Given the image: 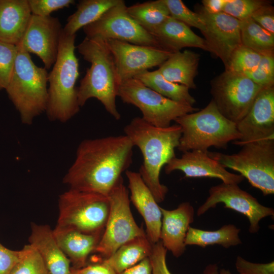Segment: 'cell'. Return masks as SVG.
<instances>
[{"mask_svg":"<svg viewBox=\"0 0 274 274\" xmlns=\"http://www.w3.org/2000/svg\"><path fill=\"white\" fill-rule=\"evenodd\" d=\"M133 147L125 134L82 141L63 183L70 189L108 196L131 165Z\"/></svg>","mask_w":274,"mask_h":274,"instance_id":"obj_1","label":"cell"},{"mask_svg":"<svg viewBox=\"0 0 274 274\" xmlns=\"http://www.w3.org/2000/svg\"><path fill=\"white\" fill-rule=\"evenodd\" d=\"M124 131L142 154L143 162L139 173L157 202H162L168 189L160 183V173L163 166L176 157L175 149L182 134L180 126L176 124L158 127L136 117L124 127Z\"/></svg>","mask_w":274,"mask_h":274,"instance_id":"obj_2","label":"cell"},{"mask_svg":"<svg viewBox=\"0 0 274 274\" xmlns=\"http://www.w3.org/2000/svg\"><path fill=\"white\" fill-rule=\"evenodd\" d=\"M78 52L90 63L77 88L79 106L95 98L116 120L121 118L116 99L120 84L116 64L106 40L85 38L77 46Z\"/></svg>","mask_w":274,"mask_h":274,"instance_id":"obj_3","label":"cell"},{"mask_svg":"<svg viewBox=\"0 0 274 274\" xmlns=\"http://www.w3.org/2000/svg\"><path fill=\"white\" fill-rule=\"evenodd\" d=\"M76 35L62 31L56 60L48 75V98L45 112L50 121L65 122L80 110L76 83L79 76L75 54Z\"/></svg>","mask_w":274,"mask_h":274,"instance_id":"obj_4","label":"cell"},{"mask_svg":"<svg viewBox=\"0 0 274 274\" xmlns=\"http://www.w3.org/2000/svg\"><path fill=\"white\" fill-rule=\"evenodd\" d=\"M16 47L13 68L5 90L19 112L22 122L30 125L46 111L49 73L45 67L36 65L30 54L20 46Z\"/></svg>","mask_w":274,"mask_h":274,"instance_id":"obj_5","label":"cell"},{"mask_svg":"<svg viewBox=\"0 0 274 274\" xmlns=\"http://www.w3.org/2000/svg\"><path fill=\"white\" fill-rule=\"evenodd\" d=\"M181 129L177 149L208 151L211 147L226 148L231 141L240 139L236 124L223 116L211 99L201 110L185 114L175 121Z\"/></svg>","mask_w":274,"mask_h":274,"instance_id":"obj_6","label":"cell"},{"mask_svg":"<svg viewBox=\"0 0 274 274\" xmlns=\"http://www.w3.org/2000/svg\"><path fill=\"white\" fill-rule=\"evenodd\" d=\"M236 153L225 154L208 152L209 155L240 173L264 195L274 193V140L246 143Z\"/></svg>","mask_w":274,"mask_h":274,"instance_id":"obj_7","label":"cell"},{"mask_svg":"<svg viewBox=\"0 0 274 274\" xmlns=\"http://www.w3.org/2000/svg\"><path fill=\"white\" fill-rule=\"evenodd\" d=\"M57 226L103 233L110 212L108 196L70 189L59 195Z\"/></svg>","mask_w":274,"mask_h":274,"instance_id":"obj_8","label":"cell"},{"mask_svg":"<svg viewBox=\"0 0 274 274\" xmlns=\"http://www.w3.org/2000/svg\"><path fill=\"white\" fill-rule=\"evenodd\" d=\"M117 96L123 102L139 109L142 118L158 127H168L178 118L199 110L192 106L167 98L134 78L120 83Z\"/></svg>","mask_w":274,"mask_h":274,"instance_id":"obj_9","label":"cell"},{"mask_svg":"<svg viewBox=\"0 0 274 274\" xmlns=\"http://www.w3.org/2000/svg\"><path fill=\"white\" fill-rule=\"evenodd\" d=\"M110 212L101 238L94 253L100 261L111 256L121 245L139 236L146 234L143 224L136 223L130 207L127 188L121 178L108 195Z\"/></svg>","mask_w":274,"mask_h":274,"instance_id":"obj_10","label":"cell"},{"mask_svg":"<svg viewBox=\"0 0 274 274\" xmlns=\"http://www.w3.org/2000/svg\"><path fill=\"white\" fill-rule=\"evenodd\" d=\"M262 88L244 74L226 70L211 81L212 100L223 116L236 124L249 112Z\"/></svg>","mask_w":274,"mask_h":274,"instance_id":"obj_11","label":"cell"},{"mask_svg":"<svg viewBox=\"0 0 274 274\" xmlns=\"http://www.w3.org/2000/svg\"><path fill=\"white\" fill-rule=\"evenodd\" d=\"M83 29L87 38L115 40L163 49L152 34L129 15L123 0L107 10L97 20L84 26Z\"/></svg>","mask_w":274,"mask_h":274,"instance_id":"obj_12","label":"cell"},{"mask_svg":"<svg viewBox=\"0 0 274 274\" xmlns=\"http://www.w3.org/2000/svg\"><path fill=\"white\" fill-rule=\"evenodd\" d=\"M209 196L197 211L200 216L211 208H214L219 203L224 204V207L232 209L247 217L250 223L249 232H257L261 219L268 216H273L274 210L264 206L248 192L243 190L236 184L222 183L212 186L209 191Z\"/></svg>","mask_w":274,"mask_h":274,"instance_id":"obj_13","label":"cell"},{"mask_svg":"<svg viewBox=\"0 0 274 274\" xmlns=\"http://www.w3.org/2000/svg\"><path fill=\"white\" fill-rule=\"evenodd\" d=\"M116 64L119 83L161 65L173 53L160 48L115 40H106Z\"/></svg>","mask_w":274,"mask_h":274,"instance_id":"obj_14","label":"cell"},{"mask_svg":"<svg viewBox=\"0 0 274 274\" xmlns=\"http://www.w3.org/2000/svg\"><path fill=\"white\" fill-rule=\"evenodd\" d=\"M198 13L204 24L201 33L208 51L219 58L225 67L233 51L242 45L240 21L223 12L209 13L202 7Z\"/></svg>","mask_w":274,"mask_h":274,"instance_id":"obj_15","label":"cell"},{"mask_svg":"<svg viewBox=\"0 0 274 274\" xmlns=\"http://www.w3.org/2000/svg\"><path fill=\"white\" fill-rule=\"evenodd\" d=\"M62 28L59 19L32 15L24 36L18 45L38 56L48 70L57 58ZM17 45V46H18Z\"/></svg>","mask_w":274,"mask_h":274,"instance_id":"obj_16","label":"cell"},{"mask_svg":"<svg viewBox=\"0 0 274 274\" xmlns=\"http://www.w3.org/2000/svg\"><path fill=\"white\" fill-rule=\"evenodd\" d=\"M241 138L233 143L245 144L274 140V86L263 88L249 112L236 124Z\"/></svg>","mask_w":274,"mask_h":274,"instance_id":"obj_17","label":"cell"},{"mask_svg":"<svg viewBox=\"0 0 274 274\" xmlns=\"http://www.w3.org/2000/svg\"><path fill=\"white\" fill-rule=\"evenodd\" d=\"M208 152L195 150L183 152L181 157L173 158L165 165V173L181 170L185 178H214L228 184H238L243 181L241 175L228 172Z\"/></svg>","mask_w":274,"mask_h":274,"instance_id":"obj_18","label":"cell"},{"mask_svg":"<svg viewBox=\"0 0 274 274\" xmlns=\"http://www.w3.org/2000/svg\"><path fill=\"white\" fill-rule=\"evenodd\" d=\"M125 174L130 192V200L143 217L146 236L154 244L160 241L162 220L160 207L139 172L127 170Z\"/></svg>","mask_w":274,"mask_h":274,"instance_id":"obj_19","label":"cell"},{"mask_svg":"<svg viewBox=\"0 0 274 274\" xmlns=\"http://www.w3.org/2000/svg\"><path fill=\"white\" fill-rule=\"evenodd\" d=\"M162 214L160 241L164 248L176 257L186 250L185 240L190 225L194 219V209L189 202L180 203L172 210L160 207Z\"/></svg>","mask_w":274,"mask_h":274,"instance_id":"obj_20","label":"cell"},{"mask_svg":"<svg viewBox=\"0 0 274 274\" xmlns=\"http://www.w3.org/2000/svg\"><path fill=\"white\" fill-rule=\"evenodd\" d=\"M29 245L42 257L49 274H71V262L59 247L48 225L31 223Z\"/></svg>","mask_w":274,"mask_h":274,"instance_id":"obj_21","label":"cell"},{"mask_svg":"<svg viewBox=\"0 0 274 274\" xmlns=\"http://www.w3.org/2000/svg\"><path fill=\"white\" fill-rule=\"evenodd\" d=\"M55 238L62 252L78 269L87 265L89 256L94 253L103 233L90 234L56 225L53 229Z\"/></svg>","mask_w":274,"mask_h":274,"instance_id":"obj_22","label":"cell"},{"mask_svg":"<svg viewBox=\"0 0 274 274\" xmlns=\"http://www.w3.org/2000/svg\"><path fill=\"white\" fill-rule=\"evenodd\" d=\"M31 15L28 0H0V41L17 46Z\"/></svg>","mask_w":274,"mask_h":274,"instance_id":"obj_23","label":"cell"},{"mask_svg":"<svg viewBox=\"0 0 274 274\" xmlns=\"http://www.w3.org/2000/svg\"><path fill=\"white\" fill-rule=\"evenodd\" d=\"M152 34L162 48L174 53L186 47L198 48L208 51L204 39L187 25L169 16Z\"/></svg>","mask_w":274,"mask_h":274,"instance_id":"obj_24","label":"cell"},{"mask_svg":"<svg viewBox=\"0 0 274 274\" xmlns=\"http://www.w3.org/2000/svg\"><path fill=\"white\" fill-rule=\"evenodd\" d=\"M199 60L198 53L189 50L180 51L173 53L158 70L167 80L195 89Z\"/></svg>","mask_w":274,"mask_h":274,"instance_id":"obj_25","label":"cell"},{"mask_svg":"<svg viewBox=\"0 0 274 274\" xmlns=\"http://www.w3.org/2000/svg\"><path fill=\"white\" fill-rule=\"evenodd\" d=\"M152 245L146 234L139 236L121 245L111 256L102 261L117 274H120L149 257Z\"/></svg>","mask_w":274,"mask_h":274,"instance_id":"obj_26","label":"cell"},{"mask_svg":"<svg viewBox=\"0 0 274 274\" xmlns=\"http://www.w3.org/2000/svg\"><path fill=\"white\" fill-rule=\"evenodd\" d=\"M121 0H81L77 10L67 18L62 28L68 35H75L81 28L97 20L104 13Z\"/></svg>","mask_w":274,"mask_h":274,"instance_id":"obj_27","label":"cell"},{"mask_svg":"<svg viewBox=\"0 0 274 274\" xmlns=\"http://www.w3.org/2000/svg\"><path fill=\"white\" fill-rule=\"evenodd\" d=\"M240 229L233 224L222 226L220 229L210 231L190 227L185 238L187 245H197L205 248L209 245H219L225 248L242 244L239 236Z\"/></svg>","mask_w":274,"mask_h":274,"instance_id":"obj_28","label":"cell"},{"mask_svg":"<svg viewBox=\"0 0 274 274\" xmlns=\"http://www.w3.org/2000/svg\"><path fill=\"white\" fill-rule=\"evenodd\" d=\"M134 78L160 95L175 101L192 106L196 102L195 98L190 94L188 88L167 80L158 70L152 72L144 71Z\"/></svg>","mask_w":274,"mask_h":274,"instance_id":"obj_29","label":"cell"},{"mask_svg":"<svg viewBox=\"0 0 274 274\" xmlns=\"http://www.w3.org/2000/svg\"><path fill=\"white\" fill-rule=\"evenodd\" d=\"M127 11L136 22L151 34L170 16L164 0L136 3L127 7Z\"/></svg>","mask_w":274,"mask_h":274,"instance_id":"obj_30","label":"cell"},{"mask_svg":"<svg viewBox=\"0 0 274 274\" xmlns=\"http://www.w3.org/2000/svg\"><path fill=\"white\" fill-rule=\"evenodd\" d=\"M240 22L242 45L261 54L273 51V33L264 29L251 18Z\"/></svg>","mask_w":274,"mask_h":274,"instance_id":"obj_31","label":"cell"},{"mask_svg":"<svg viewBox=\"0 0 274 274\" xmlns=\"http://www.w3.org/2000/svg\"><path fill=\"white\" fill-rule=\"evenodd\" d=\"M262 54L241 45L231 54L225 70L245 73L254 70L258 65Z\"/></svg>","mask_w":274,"mask_h":274,"instance_id":"obj_32","label":"cell"},{"mask_svg":"<svg viewBox=\"0 0 274 274\" xmlns=\"http://www.w3.org/2000/svg\"><path fill=\"white\" fill-rule=\"evenodd\" d=\"M23 254L9 274H49L42 257L28 244L23 248Z\"/></svg>","mask_w":274,"mask_h":274,"instance_id":"obj_33","label":"cell"},{"mask_svg":"<svg viewBox=\"0 0 274 274\" xmlns=\"http://www.w3.org/2000/svg\"><path fill=\"white\" fill-rule=\"evenodd\" d=\"M244 74L262 88L274 85L273 51L262 53L258 66L253 71Z\"/></svg>","mask_w":274,"mask_h":274,"instance_id":"obj_34","label":"cell"},{"mask_svg":"<svg viewBox=\"0 0 274 274\" xmlns=\"http://www.w3.org/2000/svg\"><path fill=\"white\" fill-rule=\"evenodd\" d=\"M170 16L189 27L204 31V24L199 14L190 10L181 0H164Z\"/></svg>","mask_w":274,"mask_h":274,"instance_id":"obj_35","label":"cell"},{"mask_svg":"<svg viewBox=\"0 0 274 274\" xmlns=\"http://www.w3.org/2000/svg\"><path fill=\"white\" fill-rule=\"evenodd\" d=\"M269 3L264 0H227L223 12L243 21L251 18L258 9Z\"/></svg>","mask_w":274,"mask_h":274,"instance_id":"obj_36","label":"cell"},{"mask_svg":"<svg viewBox=\"0 0 274 274\" xmlns=\"http://www.w3.org/2000/svg\"><path fill=\"white\" fill-rule=\"evenodd\" d=\"M167 250L160 241L152 245L149 257L152 267V274H172L166 262ZM218 267L216 264H210L205 268L202 274H218Z\"/></svg>","mask_w":274,"mask_h":274,"instance_id":"obj_37","label":"cell"},{"mask_svg":"<svg viewBox=\"0 0 274 274\" xmlns=\"http://www.w3.org/2000/svg\"><path fill=\"white\" fill-rule=\"evenodd\" d=\"M17 52L16 46L0 41V90L9 83Z\"/></svg>","mask_w":274,"mask_h":274,"instance_id":"obj_38","label":"cell"},{"mask_svg":"<svg viewBox=\"0 0 274 274\" xmlns=\"http://www.w3.org/2000/svg\"><path fill=\"white\" fill-rule=\"evenodd\" d=\"M32 15L47 17L53 12L69 7L74 0H28Z\"/></svg>","mask_w":274,"mask_h":274,"instance_id":"obj_39","label":"cell"},{"mask_svg":"<svg viewBox=\"0 0 274 274\" xmlns=\"http://www.w3.org/2000/svg\"><path fill=\"white\" fill-rule=\"evenodd\" d=\"M235 267L239 274H274V262L257 263L250 262L238 256Z\"/></svg>","mask_w":274,"mask_h":274,"instance_id":"obj_40","label":"cell"},{"mask_svg":"<svg viewBox=\"0 0 274 274\" xmlns=\"http://www.w3.org/2000/svg\"><path fill=\"white\" fill-rule=\"evenodd\" d=\"M251 18L264 29L274 34V9L270 3L258 9Z\"/></svg>","mask_w":274,"mask_h":274,"instance_id":"obj_41","label":"cell"},{"mask_svg":"<svg viewBox=\"0 0 274 274\" xmlns=\"http://www.w3.org/2000/svg\"><path fill=\"white\" fill-rule=\"evenodd\" d=\"M23 254V249L12 250L0 243V274H9Z\"/></svg>","mask_w":274,"mask_h":274,"instance_id":"obj_42","label":"cell"},{"mask_svg":"<svg viewBox=\"0 0 274 274\" xmlns=\"http://www.w3.org/2000/svg\"><path fill=\"white\" fill-rule=\"evenodd\" d=\"M71 271L74 274H117L109 265L102 261L78 269L71 267Z\"/></svg>","mask_w":274,"mask_h":274,"instance_id":"obj_43","label":"cell"},{"mask_svg":"<svg viewBox=\"0 0 274 274\" xmlns=\"http://www.w3.org/2000/svg\"><path fill=\"white\" fill-rule=\"evenodd\" d=\"M120 274H152V267L149 257Z\"/></svg>","mask_w":274,"mask_h":274,"instance_id":"obj_44","label":"cell"},{"mask_svg":"<svg viewBox=\"0 0 274 274\" xmlns=\"http://www.w3.org/2000/svg\"><path fill=\"white\" fill-rule=\"evenodd\" d=\"M227 0H203L202 8L208 13L217 14L223 12Z\"/></svg>","mask_w":274,"mask_h":274,"instance_id":"obj_45","label":"cell"},{"mask_svg":"<svg viewBox=\"0 0 274 274\" xmlns=\"http://www.w3.org/2000/svg\"><path fill=\"white\" fill-rule=\"evenodd\" d=\"M218 274H232L231 272L229 270L225 269H221L219 271Z\"/></svg>","mask_w":274,"mask_h":274,"instance_id":"obj_46","label":"cell"},{"mask_svg":"<svg viewBox=\"0 0 274 274\" xmlns=\"http://www.w3.org/2000/svg\"><path fill=\"white\" fill-rule=\"evenodd\" d=\"M71 274H74V273H73V272H72L71 271Z\"/></svg>","mask_w":274,"mask_h":274,"instance_id":"obj_47","label":"cell"}]
</instances>
